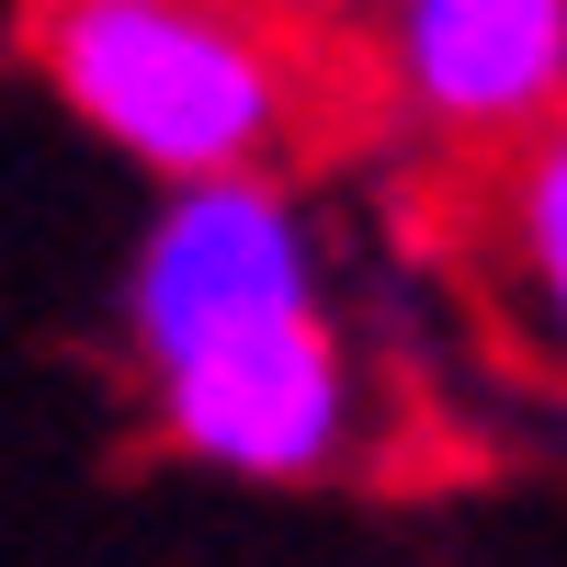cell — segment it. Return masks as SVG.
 <instances>
[{
  "instance_id": "5b68a950",
  "label": "cell",
  "mask_w": 567,
  "mask_h": 567,
  "mask_svg": "<svg viewBox=\"0 0 567 567\" xmlns=\"http://www.w3.org/2000/svg\"><path fill=\"white\" fill-rule=\"evenodd\" d=\"M465 261L523 374L567 386V114L499 148L465 194Z\"/></svg>"
},
{
  "instance_id": "277c9868",
  "label": "cell",
  "mask_w": 567,
  "mask_h": 567,
  "mask_svg": "<svg viewBox=\"0 0 567 567\" xmlns=\"http://www.w3.org/2000/svg\"><path fill=\"white\" fill-rule=\"evenodd\" d=\"M374 91L443 148H523L567 114V0H374Z\"/></svg>"
},
{
  "instance_id": "7a4b0ae2",
  "label": "cell",
  "mask_w": 567,
  "mask_h": 567,
  "mask_svg": "<svg viewBox=\"0 0 567 567\" xmlns=\"http://www.w3.org/2000/svg\"><path fill=\"white\" fill-rule=\"evenodd\" d=\"M284 318H329V239L318 205L284 171L171 182L125 250V352L136 386L205 363L227 341H261Z\"/></svg>"
},
{
  "instance_id": "3957f363",
  "label": "cell",
  "mask_w": 567,
  "mask_h": 567,
  "mask_svg": "<svg viewBox=\"0 0 567 567\" xmlns=\"http://www.w3.org/2000/svg\"><path fill=\"white\" fill-rule=\"evenodd\" d=\"M148 420L182 465L227 488H318L374 443V386L341 318H284L261 341H227L148 386Z\"/></svg>"
},
{
  "instance_id": "6da1fadb",
  "label": "cell",
  "mask_w": 567,
  "mask_h": 567,
  "mask_svg": "<svg viewBox=\"0 0 567 567\" xmlns=\"http://www.w3.org/2000/svg\"><path fill=\"white\" fill-rule=\"evenodd\" d=\"M12 45L91 148L171 182L284 171L329 125V45L284 0H12Z\"/></svg>"
}]
</instances>
